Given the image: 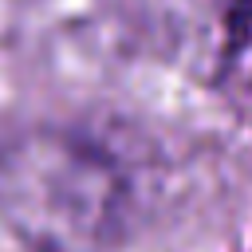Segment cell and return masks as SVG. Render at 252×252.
Returning a JSON list of instances; mask_svg holds the SVG:
<instances>
[{"instance_id":"6da1fadb","label":"cell","mask_w":252,"mask_h":252,"mask_svg":"<svg viewBox=\"0 0 252 252\" xmlns=\"http://www.w3.org/2000/svg\"><path fill=\"white\" fill-rule=\"evenodd\" d=\"M126 185L106 154L67 134H24L0 150V217L35 252L102 248Z\"/></svg>"}]
</instances>
